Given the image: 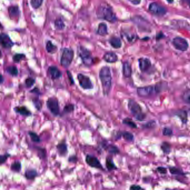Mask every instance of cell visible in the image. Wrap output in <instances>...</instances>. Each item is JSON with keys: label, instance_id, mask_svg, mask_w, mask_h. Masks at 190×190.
Returning a JSON list of instances; mask_svg holds the SVG:
<instances>
[{"label": "cell", "instance_id": "29", "mask_svg": "<svg viewBox=\"0 0 190 190\" xmlns=\"http://www.w3.org/2000/svg\"><path fill=\"white\" fill-rule=\"evenodd\" d=\"M46 49L49 53L53 54L56 51L57 47L56 46H55L54 45H53L50 41H49L46 43Z\"/></svg>", "mask_w": 190, "mask_h": 190}, {"label": "cell", "instance_id": "27", "mask_svg": "<svg viewBox=\"0 0 190 190\" xmlns=\"http://www.w3.org/2000/svg\"><path fill=\"white\" fill-rule=\"evenodd\" d=\"M176 115L179 117V118H181V120H182V122L184 123H186L187 121V112L183 110H178L176 113Z\"/></svg>", "mask_w": 190, "mask_h": 190}, {"label": "cell", "instance_id": "8", "mask_svg": "<svg viewBox=\"0 0 190 190\" xmlns=\"http://www.w3.org/2000/svg\"><path fill=\"white\" fill-rule=\"evenodd\" d=\"M137 94L140 97H148L157 92V87L153 86H146L139 87L137 90Z\"/></svg>", "mask_w": 190, "mask_h": 190}, {"label": "cell", "instance_id": "17", "mask_svg": "<svg viewBox=\"0 0 190 190\" xmlns=\"http://www.w3.org/2000/svg\"><path fill=\"white\" fill-rule=\"evenodd\" d=\"M56 148L60 156H65L68 153V146L64 142L59 143L56 146Z\"/></svg>", "mask_w": 190, "mask_h": 190}, {"label": "cell", "instance_id": "24", "mask_svg": "<svg viewBox=\"0 0 190 190\" xmlns=\"http://www.w3.org/2000/svg\"><path fill=\"white\" fill-rule=\"evenodd\" d=\"M105 149L110 153L112 154H116L120 153V149L118 147L113 144H109L105 147Z\"/></svg>", "mask_w": 190, "mask_h": 190}, {"label": "cell", "instance_id": "20", "mask_svg": "<svg viewBox=\"0 0 190 190\" xmlns=\"http://www.w3.org/2000/svg\"><path fill=\"white\" fill-rule=\"evenodd\" d=\"M109 43L115 49H119L122 46V42L119 38L113 37L110 38Z\"/></svg>", "mask_w": 190, "mask_h": 190}, {"label": "cell", "instance_id": "30", "mask_svg": "<svg viewBox=\"0 0 190 190\" xmlns=\"http://www.w3.org/2000/svg\"><path fill=\"white\" fill-rule=\"evenodd\" d=\"M120 136H122L125 141L128 142L133 141L134 139V136L133 135V134H132L129 132H123L121 133V134Z\"/></svg>", "mask_w": 190, "mask_h": 190}, {"label": "cell", "instance_id": "52", "mask_svg": "<svg viewBox=\"0 0 190 190\" xmlns=\"http://www.w3.org/2000/svg\"><path fill=\"white\" fill-rule=\"evenodd\" d=\"M167 1L169 3H172L174 2V0H167Z\"/></svg>", "mask_w": 190, "mask_h": 190}, {"label": "cell", "instance_id": "1", "mask_svg": "<svg viewBox=\"0 0 190 190\" xmlns=\"http://www.w3.org/2000/svg\"><path fill=\"white\" fill-rule=\"evenodd\" d=\"M99 79L104 95H108L112 86V77L108 66H103L99 71Z\"/></svg>", "mask_w": 190, "mask_h": 190}, {"label": "cell", "instance_id": "47", "mask_svg": "<svg viewBox=\"0 0 190 190\" xmlns=\"http://www.w3.org/2000/svg\"><path fill=\"white\" fill-rule=\"evenodd\" d=\"M30 93H34V94H38V95H40V94H41V93L40 92L39 89H38V88H36V87H35L34 89H33V90H31L30 91Z\"/></svg>", "mask_w": 190, "mask_h": 190}, {"label": "cell", "instance_id": "14", "mask_svg": "<svg viewBox=\"0 0 190 190\" xmlns=\"http://www.w3.org/2000/svg\"><path fill=\"white\" fill-rule=\"evenodd\" d=\"M1 43L3 47L7 49L10 48L14 45V43L12 41L11 38L5 33H2L1 35Z\"/></svg>", "mask_w": 190, "mask_h": 190}, {"label": "cell", "instance_id": "51", "mask_svg": "<svg viewBox=\"0 0 190 190\" xmlns=\"http://www.w3.org/2000/svg\"><path fill=\"white\" fill-rule=\"evenodd\" d=\"M186 2H187V4L189 5L190 8V0H186Z\"/></svg>", "mask_w": 190, "mask_h": 190}, {"label": "cell", "instance_id": "19", "mask_svg": "<svg viewBox=\"0 0 190 190\" xmlns=\"http://www.w3.org/2000/svg\"><path fill=\"white\" fill-rule=\"evenodd\" d=\"M132 70L130 63L127 61L125 62L123 65V74L125 78H130L132 75Z\"/></svg>", "mask_w": 190, "mask_h": 190}, {"label": "cell", "instance_id": "13", "mask_svg": "<svg viewBox=\"0 0 190 190\" xmlns=\"http://www.w3.org/2000/svg\"><path fill=\"white\" fill-rule=\"evenodd\" d=\"M48 73L51 78L53 80L59 79L62 76L61 71L55 66H51L48 68Z\"/></svg>", "mask_w": 190, "mask_h": 190}, {"label": "cell", "instance_id": "9", "mask_svg": "<svg viewBox=\"0 0 190 190\" xmlns=\"http://www.w3.org/2000/svg\"><path fill=\"white\" fill-rule=\"evenodd\" d=\"M172 44L174 47L177 50L185 51L189 48V43L185 38L181 37H176L172 40Z\"/></svg>", "mask_w": 190, "mask_h": 190}, {"label": "cell", "instance_id": "11", "mask_svg": "<svg viewBox=\"0 0 190 190\" xmlns=\"http://www.w3.org/2000/svg\"><path fill=\"white\" fill-rule=\"evenodd\" d=\"M149 11L153 15L159 16H163L166 13V9L156 2H153L149 5Z\"/></svg>", "mask_w": 190, "mask_h": 190}, {"label": "cell", "instance_id": "39", "mask_svg": "<svg viewBox=\"0 0 190 190\" xmlns=\"http://www.w3.org/2000/svg\"><path fill=\"white\" fill-rule=\"evenodd\" d=\"M161 148L164 153H165L168 154L171 151V146L168 143H166V142L163 143L161 146Z\"/></svg>", "mask_w": 190, "mask_h": 190}, {"label": "cell", "instance_id": "41", "mask_svg": "<svg viewBox=\"0 0 190 190\" xmlns=\"http://www.w3.org/2000/svg\"><path fill=\"white\" fill-rule=\"evenodd\" d=\"M38 156L39 157L41 158H45L46 156V152L45 149L44 148H39V149H38Z\"/></svg>", "mask_w": 190, "mask_h": 190}, {"label": "cell", "instance_id": "38", "mask_svg": "<svg viewBox=\"0 0 190 190\" xmlns=\"http://www.w3.org/2000/svg\"><path fill=\"white\" fill-rule=\"evenodd\" d=\"M25 58V55L22 54H16L13 56V60L15 63H18Z\"/></svg>", "mask_w": 190, "mask_h": 190}, {"label": "cell", "instance_id": "10", "mask_svg": "<svg viewBox=\"0 0 190 190\" xmlns=\"http://www.w3.org/2000/svg\"><path fill=\"white\" fill-rule=\"evenodd\" d=\"M85 162L88 166L92 168L104 170L103 167L97 158L94 156L87 154L85 157Z\"/></svg>", "mask_w": 190, "mask_h": 190}, {"label": "cell", "instance_id": "6", "mask_svg": "<svg viewBox=\"0 0 190 190\" xmlns=\"http://www.w3.org/2000/svg\"><path fill=\"white\" fill-rule=\"evenodd\" d=\"M79 54L82 59L83 64L88 67L91 66L94 63V60L91 53L86 49L80 47L79 50Z\"/></svg>", "mask_w": 190, "mask_h": 190}, {"label": "cell", "instance_id": "46", "mask_svg": "<svg viewBox=\"0 0 190 190\" xmlns=\"http://www.w3.org/2000/svg\"><path fill=\"white\" fill-rule=\"evenodd\" d=\"M157 170L161 174H165L167 172V169L164 167H158Z\"/></svg>", "mask_w": 190, "mask_h": 190}, {"label": "cell", "instance_id": "25", "mask_svg": "<svg viewBox=\"0 0 190 190\" xmlns=\"http://www.w3.org/2000/svg\"><path fill=\"white\" fill-rule=\"evenodd\" d=\"M21 163L20 161H15L11 164V169L15 172L19 173L21 170Z\"/></svg>", "mask_w": 190, "mask_h": 190}, {"label": "cell", "instance_id": "5", "mask_svg": "<svg viewBox=\"0 0 190 190\" xmlns=\"http://www.w3.org/2000/svg\"><path fill=\"white\" fill-rule=\"evenodd\" d=\"M46 107L49 111L55 117L60 115V105L58 100L55 97H50L46 100Z\"/></svg>", "mask_w": 190, "mask_h": 190}, {"label": "cell", "instance_id": "40", "mask_svg": "<svg viewBox=\"0 0 190 190\" xmlns=\"http://www.w3.org/2000/svg\"><path fill=\"white\" fill-rule=\"evenodd\" d=\"M10 157V154L9 153H6L4 154H1L0 156V163L1 164H3L4 163H5L6 161H7V158Z\"/></svg>", "mask_w": 190, "mask_h": 190}, {"label": "cell", "instance_id": "42", "mask_svg": "<svg viewBox=\"0 0 190 190\" xmlns=\"http://www.w3.org/2000/svg\"><path fill=\"white\" fill-rule=\"evenodd\" d=\"M169 171L170 172L173 174H183L182 171L179 169H177V168H175V167H171L169 169Z\"/></svg>", "mask_w": 190, "mask_h": 190}, {"label": "cell", "instance_id": "32", "mask_svg": "<svg viewBox=\"0 0 190 190\" xmlns=\"http://www.w3.org/2000/svg\"><path fill=\"white\" fill-rule=\"evenodd\" d=\"M75 109V106L73 104H68L65 105L63 109V113L65 114H69L73 112Z\"/></svg>", "mask_w": 190, "mask_h": 190}, {"label": "cell", "instance_id": "22", "mask_svg": "<svg viewBox=\"0 0 190 190\" xmlns=\"http://www.w3.org/2000/svg\"><path fill=\"white\" fill-rule=\"evenodd\" d=\"M97 33L100 36H105L108 34L107 26L104 23H100L98 26Z\"/></svg>", "mask_w": 190, "mask_h": 190}, {"label": "cell", "instance_id": "28", "mask_svg": "<svg viewBox=\"0 0 190 190\" xmlns=\"http://www.w3.org/2000/svg\"><path fill=\"white\" fill-rule=\"evenodd\" d=\"M28 135L30 136L31 141L34 142V143H40L41 142V139L39 137V136L38 135V134L33 131H29L28 133Z\"/></svg>", "mask_w": 190, "mask_h": 190}, {"label": "cell", "instance_id": "37", "mask_svg": "<svg viewBox=\"0 0 190 190\" xmlns=\"http://www.w3.org/2000/svg\"><path fill=\"white\" fill-rule=\"evenodd\" d=\"M43 1V0H31L30 3L33 9H38L42 5Z\"/></svg>", "mask_w": 190, "mask_h": 190}, {"label": "cell", "instance_id": "43", "mask_svg": "<svg viewBox=\"0 0 190 190\" xmlns=\"http://www.w3.org/2000/svg\"><path fill=\"white\" fill-rule=\"evenodd\" d=\"M173 132L171 129L169 128H164L163 130V134L164 136H171L172 135Z\"/></svg>", "mask_w": 190, "mask_h": 190}, {"label": "cell", "instance_id": "36", "mask_svg": "<svg viewBox=\"0 0 190 190\" xmlns=\"http://www.w3.org/2000/svg\"><path fill=\"white\" fill-rule=\"evenodd\" d=\"M123 123L124 125L129 126L132 128H137V127L135 123L130 120V118H125V120H123Z\"/></svg>", "mask_w": 190, "mask_h": 190}, {"label": "cell", "instance_id": "33", "mask_svg": "<svg viewBox=\"0 0 190 190\" xmlns=\"http://www.w3.org/2000/svg\"><path fill=\"white\" fill-rule=\"evenodd\" d=\"M54 24L55 28L59 30H63L65 27V24H64V22L63 21V20L60 19H56L55 21Z\"/></svg>", "mask_w": 190, "mask_h": 190}, {"label": "cell", "instance_id": "3", "mask_svg": "<svg viewBox=\"0 0 190 190\" xmlns=\"http://www.w3.org/2000/svg\"><path fill=\"white\" fill-rule=\"evenodd\" d=\"M128 108L130 113L138 120L142 121L144 120L146 115L142 112L140 105L133 99H130L128 101Z\"/></svg>", "mask_w": 190, "mask_h": 190}, {"label": "cell", "instance_id": "2", "mask_svg": "<svg viewBox=\"0 0 190 190\" xmlns=\"http://www.w3.org/2000/svg\"><path fill=\"white\" fill-rule=\"evenodd\" d=\"M97 15L98 18L111 23H114L117 21V17L112 8L108 5L100 6L97 11Z\"/></svg>", "mask_w": 190, "mask_h": 190}, {"label": "cell", "instance_id": "4", "mask_svg": "<svg viewBox=\"0 0 190 190\" xmlns=\"http://www.w3.org/2000/svg\"><path fill=\"white\" fill-rule=\"evenodd\" d=\"M74 55V53L72 49L69 48L64 49L60 59V63L61 66L65 68H68L73 61Z\"/></svg>", "mask_w": 190, "mask_h": 190}, {"label": "cell", "instance_id": "34", "mask_svg": "<svg viewBox=\"0 0 190 190\" xmlns=\"http://www.w3.org/2000/svg\"><path fill=\"white\" fill-rule=\"evenodd\" d=\"M33 102L35 107L38 111H41L43 108V104L39 100L38 98H34L33 99Z\"/></svg>", "mask_w": 190, "mask_h": 190}, {"label": "cell", "instance_id": "23", "mask_svg": "<svg viewBox=\"0 0 190 190\" xmlns=\"http://www.w3.org/2000/svg\"><path fill=\"white\" fill-rule=\"evenodd\" d=\"M9 13L11 18H15L18 17L20 14L19 7L16 6H10L9 8Z\"/></svg>", "mask_w": 190, "mask_h": 190}, {"label": "cell", "instance_id": "35", "mask_svg": "<svg viewBox=\"0 0 190 190\" xmlns=\"http://www.w3.org/2000/svg\"><path fill=\"white\" fill-rule=\"evenodd\" d=\"M35 79L31 77L27 78L25 81V84L27 88H30L33 87V85L35 84Z\"/></svg>", "mask_w": 190, "mask_h": 190}, {"label": "cell", "instance_id": "26", "mask_svg": "<svg viewBox=\"0 0 190 190\" xmlns=\"http://www.w3.org/2000/svg\"><path fill=\"white\" fill-rule=\"evenodd\" d=\"M6 72L12 76H16L18 75L19 71L16 66H10L6 68Z\"/></svg>", "mask_w": 190, "mask_h": 190}, {"label": "cell", "instance_id": "12", "mask_svg": "<svg viewBox=\"0 0 190 190\" xmlns=\"http://www.w3.org/2000/svg\"><path fill=\"white\" fill-rule=\"evenodd\" d=\"M139 69L142 72H146L151 67V62L148 58H142L139 60Z\"/></svg>", "mask_w": 190, "mask_h": 190}, {"label": "cell", "instance_id": "15", "mask_svg": "<svg viewBox=\"0 0 190 190\" xmlns=\"http://www.w3.org/2000/svg\"><path fill=\"white\" fill-rule=\"evenodd\" d=\"M14 110L17 114L24 117H29L32 115V113L25 106L16 107L14 108Z\"/></svg>", "mask_w": 190, "mask_h": 190}, {"label": "cell", "instance_id": "18", "mask_svg": "<svg viewBox=\"0 0 190 190\" xmlns=\"http://www.w3.org/2000/svg\"><path fill=\"white\" fill-rule=\"evenodd\" d=\"M38 176V174L37 171L35 169H27L25 172V176L26 179L28 180H33Z\"/></svg>", "mask_w": 190, "mask_h": 190}, {"label": "cell", "instance_id": "31", "mask_svg": "<svg viewBox=\"0 0 190 190\" xmlns=\"http://www.w3.org/2000/svg\"><path fill=\"white\" fill-rule=\"evenodd\" d=\"M182 100L186 103L190 104V89L186 90L182 95Z\"/></svg>", "mask_w": 190, "mask_h": 190}, {"label": "cell", "instance_id": "53", "mask_svg": "<svg viewBox=\"0 0 190 190\" xmlns=\"http://www.w3.org/2000/svg\"><path fill=\"white\" fill-rule=\"evenodd\" d=\"M189 111H190V109H189Z\"/></svg>", "mask_w": 190, "mask_h": 190}, {"label": "cell", "instance_id": "16", "mask_svg": "<svg viewBox=\"0 0 190 190\" xmlns=\"http://www.w3.org/2000/svg\"><path fill=\"white\" fill-rule=\"evenodd\" d=\"M103 59L109 63H114L118 60V56L114 53H106L103 56Z\"/></svg>", "mask_w": 190, "mask_h": 190}, {"label": "cell", "instance_id": "50", "mask_svg": "<svg viewBox=\"0 0 190 190\" xmlns=\"http://www.w3.org/2000/svg\"><path fill=\"white\" fill-rule=\"evenodd\" d=\"M3 82H4V78H3L2 75H1V82H0L1 84H2Z\"/></svg>", "mask_w": 190, "mask_h": 190}, {"label": "cell", "instance_id": "7", "mask_svg": "<svg viewBox=\"0 0 190 190\" xmlns=\"http://www.w3.org/2000/svg\"><path fill=\"white\" fill-rule=\"evenodd\" d=\"M77 79L79 85L82 89L84 90H89L94 88V85L89 76L85 75L82 73H79L77 75Z\"/></svg>", "mask_w": 190, "mask_h": 190}, {"label": "cell", "instance_id": "44", "mask_svg": "<svg viewBox=\"0 0 190 190\" xmlns=\"http://www.w3.org/2000/svg\"><path fill=\"white\" fill-rule=\"evenodd\" d=\"M66 73L68 74V76L69 80L70 83L71 85H74V83H75V82H74V80L73 79V75H71L70 72L68 70L66 71Z\"/></svg>", "mask_w": 190, "mask_h": 190}, {"label": "cell", "instance_id": "21", "mask_svg": "<svg viewBox=\"0 0 190 190\" xmlns=\"http://www.w3.org/2000/svg\"><path fill=\"white\" fill-rule=\"evenodd\" d=\"M105 166L106 168L109 171H111L117 169V166L115 165L112 158L107 157L105 159Z\"/></svg>", "mask_w": 190, "mask_h": 190}, {"label": "cell", "instance_id": "45", "mask_svg": "<svg viewBox=\"0 0 190 190\" xmlns=\"http://www.w3.org/2000/svg\"><path fill=\"white\" fill-rule=\"evenodd\" d=\"M68 161L71 163H76L78 161V158L76 156H72L69 158Z\"/></svg>", "mask_w": 190, "mask_h": 190}, {"label": "cell", "instance_id": "49", "mask_svg": "<svg viewBox=\"0 0 190 190\" xmlns=\"http://www.w3.org/2000/svg\"><path fill=\"white\" fill-rule=\"evenodd\" d=\"M128 1L134 5H139L141 2V0H128Z\"/></svg>", "mask_w": 190, "mask_h": 190}, {"label": "cell", "instance_id": "48", "mask_svg": "<svg viewBox=\"0 0 190 190\" xmlns=\"http://www.w3.org/2000/svg\"><path fill=\"white\" fill-rule=\"evenodd\" d=\"M142 189V187L141 186L138 185H132L130 187V190H141Z\"/></svg>", "mask_w": 190, "mask_h": 190}]
</instances>
